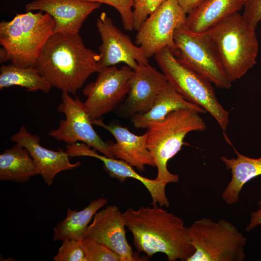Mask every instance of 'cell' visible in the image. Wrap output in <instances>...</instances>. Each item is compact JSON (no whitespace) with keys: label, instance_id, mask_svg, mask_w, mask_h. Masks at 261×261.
Masks as SVG:
<instances>
[{"label":"cell","instance_id":"28","mask_svg":"<svg viewBox=\"0 0 261 261\" xmlns=\"http://www.w3.org/2000/svg\"><path fill=\"white\" fill-rule=\"evenodd\" d=\"M166 0H133L134 29L138 30L148 16Z\"/></svg>","mask_w":261,"mask_h":261},{"label":"cell","instance_id":"8","mask_svg":"<svg viewBox=\"0 0 261 261\" xmlns=\"http://www.w3.org/2000/svg\"><path fill=\"white\" fill-rule=\"evenodd\" d=\"M174 42V53L184 64L219 88L228 89L232 87V82L207 31L195 33L184 25L175 30Z\"/></svg>","mask_w":261,"mask_h":261},{"label":"cell","instance_id":"12","mask_svg":"<svg viewBox=\"0 0 261 261\" xmlns=\"http://www.w3.org/2000/svg\"><path fill=\"white\" fill-rule=\"evenodd\" d=\"M96 26L102 41L98 53L102 68L122 62L135 70L139 64H149L142 48L115 26L105 12L97 18Z\"/></svg>","mask_w":261,"mask_h":261},{"label":"cell","instance_id":"16","mask_svg":"<svg viewBox=\"0 0 261 261\" xmlns=\"http://www.w3.org/2000/svg\"><path fill=\"white\" fill-rule=\"evenodd\" d=\"M83 143H76L70 145L69 151L72 157H90L101 160L109 175L124 182L128 178L136 179L147 189L152 198V204L168 207L170 205L165 188L166 184L155 179L144 177L138 174L131 165L126 161L99 154L97 150Z\"/></svg>","mask_w":261,"mask_h":261},{"label":"cell","instance_id":"14","mask_svg":"<svg viewBox=\"0 0 261 261\" xmlns=\"http://www.w3.org/2000/svg\"><path fill=\"white\" fill-rule=\"evenodd\" d=\"M11 140L25 148L32 158L39 174L50 186L59 173L72 170L79 166L81 163H72L67 152L62 149L57 151L46 148L40 144L38 136L28 131L26 127L21 126L19 130L11 137Z\"/></svg>","mask_w":261,"mask_h":261},{"label":"cell","instance_id":"26","mask_svg":"<svg viewBox=\"0 0 261 261\" xmlns=\"http://www.w3.org/2000/svg\"><path fill=\"white\" fill-rule=\"evenodd\" d=\"M53 257L55 261H86L81 241L65 239Z\"/></svg>","mask_w":261,"mask_h":261},{"label":"cell","instance_id":"6","mask_svg":"<svg viewBox=\"0 0 261 261\" xmlns=\"http://www.w3.org/2000/svg\"><path fill=\"white\" fill-rule=\"evenodd\" d=\"M168 82L187 101L208 113L225 131L229 123V112L218 102L211 82L184 64L168 47L154 56Z\"/></svg>","mask_w":261,"mask_h":261},{"label":"cell","instance_id":"22","mask_svg":"<svg viewBox=\"0 0 261 261\" xmlns=\"http://www.w3.org/2000/svg\"><path fill=\"white\" fill-rule=\"evenodd\" d=\"M108 203L104 198L92 201L80 211L69 208L65 218L54 228V241L65 239L82 241L89 223L95 214Z\"/></svg>","mask_w":261,"mask_h":261},{"label":"cell","instance_id":"13","mask_svg":"<svg viewBox=\"0 0 261 261\" xmlns=\"http://www.w3.org/2000/svg\"><path fill=\"white\" fill-rule=\"evenodd\" d=\"M123 213L116 205H108L95 214L83 238L94 240L106 246L116 253L121 261H138L127 241Z\"/></svg>","mask_w":261,"mask_h":261},{"label":"cell","instance_id":"20","mask_svg":"<svg viewBox=\"0 0 261 261\" xmlns=\"http://www.w3.org/2000/svg\"><path fill=\"white\" fill-rule=\"evenodd\" d=\"M194 109L200 114L206 113L201 107L185 100L168 82L159 93L151 108L146 113L132 116L131 122L137 129L147 128L165 119L170 113L180 109Z\"/></svg>","mask_w":261,"mask_h":261},{"label":"cell","instance_id":"29","mask_svg":"<svg viewBox=\"0 0 261 261\" xmlns=\"http://www.w3.org/2000/svg\"><path fill=\"white\" fill-rule=\"evenodd\" d=\"M244 18L253 28L256 29L261 21V0H244Z\"/></svg>","mask_w":261,"mask_h":261},{"label":"cell","instance_id":"27","mask_svg":"<svg viewBox=\"0 0 261 261\" xmlns=\"http://www.w3.org/2000/svg\"><path fill=\"white\" fill-rule=\"evenodd\" d=\"M91 2L105 3L115 8L120 14L124 29H134L133 22V0H82Z\"/></svg>","mask_w":261,"mask_h":261},{"label":"cell","instance_id":"15","mask_svg":"<svg viewBox=\"0 0 261 261\" xmlns=\"http://www.w3.org/2000/svg\"><path fill=\"white\" fill-rule=\"evenodd\" d=\"M101 5L82 0H34L28 3L25 9L50 14L55 21L54 33L76 34L88 16Z\"/></svg>","mask_w":261,"mask_h":261},{"label":"cell","instance_id":"17","mask_svg":"<svg viewBox=\"0 0 261 261\" xmlns=\"http://www.w3.org/2000/svg\"><path fill=\"white\" fill-rule=\"evenodd\" d=\"M168 83L165 75L149 64H139L131 79L124 104L126 113L133 116L147 112Z\"/></svg>","mask_w":261,"mask_h":261},{"label":"cell","instance_id":"18","mask_svg":"<svg viewBox=\"0 0 261 261\" xmlns=\"http://www.w3.org/2000/svg\"><path fill=\"white\" fill-rule=\"evenodd\" d=\"M93 125L104 128L116 139L111 145L114 158L123 160L139 171L145 165L155 167L153 158L146 145L147 134L137 135L127 128L116 125H107L99 118L92 120Z\"/></svg>","mask_w":261,"mask_h":261},{"label":"cell","instance_id":"4","mask_svg":"<svg viewBox=\"0 0 261 261\" xmlns=\"http://www.w3.org/2000/svg\"><path fill=\"white\" fill-rule=\"evenodd\" d=\"M200 114L192 109H178L147 128V147L157 168L156 180L166 185L178 182V175L168 170L167 163L181 149L188 133L206 129V125Z\"/></svg>","mask_w":261,"mask_h":261},{"label":"cell","instance_id":"21","mask_svg":"<svg viewBox=\"0 0 261 261\" xmlns=\"http://www.w3.org/2000/svg\"><path fill=\"white\" fill-rule=\"evenodd\" d=\"M236 158L224 156L220 159L226 169L230 170L232 178L222 194V199L231 205L239 201V195L244 185L253 178L261 175V155L254 159L239 153L235 148Z\"/></svg>","mask_w":261,"mask_h":261},{"label":"cell","instance_id":"23","mask_svg":"<svg viewBox=\"0 0 261 261\" xmlns=\"http://www.w3.org/2000/svg\"><path fill=\"white\" fill-rule=\"evenodd\" d=\"M39 174L29 151L15 144L0 155V180L24 183Z\"/></svg>","mask_w":261,"mask_h":261},{"label":"cell","instance_id":"5","mask_svg":"<svg viewBox=\"0 0 261 261\" xmlns=\"http://www.w3.org/2000/svg\"><path fill=\"white\" fill-rule=\"evenodd\" d=\"M207 31L232 82L243 76L256 63L259 43L255 29L239 12Z\"/></svg>","mask_w":261,"mask_h":261},{"label":"cell","instance_id":"24","mask_svg":"<svg viewBox=\"0 0 261 261\" xmlns=\"http://www.w3.org/2000/svg\"><path fill=\"white\" fill-rule=\"evenodd\" d=\"M18 86L28 91L41 90L47 93L52 86L35 67H22L12 63L0 68V89Z\"/></svg>","mask_w":261,"mask_h":261},{"label":"cell","instance_id":"7","mask_svg":"<svg viewBox=\"0 0 261 261\" xmlns=\"http://www.w3.org/2000/svg\"><path fill=\"white\" fill-rule=\"evenodd\" d=\"M195 251L187 261H243L246 239L230 222L210 218L195 221L188 228Z\"/></svg>","mask_w":261,"mask_h":261},{"label":"cell","instance_id":"1","mask_svg":"<svg viewBox=\"0 0 261 261\" xmlns=\"http://www.w3.org/2000/svg\"><path fill=\"white\" fill-rule=\"evenodd\" d=\"M123 213L138 252L148 257L162 253L169 261H187L194 253L188 228L181 218L172 212L153 206L129 208Z\"/></svg>","mask_w":261,"mask_h":261},{"label":"cell","instance_id":"3","mask_svg":"<svg viewBox=\"0 0 261 261\" xmlns=\"http://www.w3.org/2000/svg\"><path fill=\"white\" fill-rule=\"evenodd\" d=\"M55 21L42 11L17 14L0 23V63L10 61L22 67H35L41 50L54 34Z\"/></svg>","mask_w":261,"mask_h":261},{"label":"cell","instance_id":"25","mask_svg":"<svg viewBox=\"0 0 261 261\" xmlns=\"http://www.w3.org/2000/svg\"><path fill=\"white\" fill-rule=\"evenodd\" d=\"M81 243L86 261H121L116 253L94 240L83 238Z\"/></svg>","mask_w":261,"mask_h":261},{"label":"cell","instance_id":"11","mask_svg":"<svg viewBox=\"0 0 261 261\" xmlns=\"http://www.w3.org/2000/svg\"><path fill=\"white\" fill-rule=\"evenodd\" d=\"M96 80L83 91L87 96L84 102L92 120L114 110L128 95L134 70L125 65L104 67L98 72Z\"/></svg>","mask_w":261,"mask_h":261},{"label":"cell","instance_id":"9","mask_svg":"<svg viewBox=\"0 0 261 261\" xmlns=\"http://www.w3.org/2000/svg\"><path fill=\"white\" fill-rule=\"evenodd\" d=\"M187 16L176 0H166L148 16L137 30L135 44L148 58L166 47L174 52L175 30L186 25Z\"/></svg>","mask_w":261,"mask_h":261},{"label":"cell","instance_id":"31","mask_svg":"<svg viewBox=\"0 0 261 261\" xmlns=\"http://www.w3.org/2000/svg\"><path fill=\"white\" fill-rule=\"evenodd\" d=\"M179 5L188 14L204 0H176Z\"/></svg>","mask_w":261,"mask_h":261},{"label":"cell","instance_id":"10","mask_svg":"<svg viewBox=\"0 0 261 261\" xmlns=\"http://www.w3.org/2000/svg\"><path fill=\"white\" fill-rule=\"evenodd\" d=\"M61 99L58 110L65 115V118L59 121L56 129L49 131V135L67 145L78 142L85 143L106 156L114 158L111 145L103 141L94 129L92 120L84 102L65 91H62Z\"/></svg>","mask_w":261,"mask_h":261},{"label":"cell","instance_id":"19","mask_svg":"<svg viewBox=\"0 0 261 261\" xmlns=\"http://www.w3.org/2000/svg\"><path fill=\"white\" fill-rule=\"evenodd\" d=\"M244 0H204L187 16L186 26L195 33L206 31L244 7Z\"/></svg>","mask_w":261,"mask_h":261},{"label":"cell","instance_id":"2","mask_svg":"<svg viewBox=\"0 0 261 261\" xmlns=\"http://www.w3.org/2000/svg\"><path fill=\"white\" fill-rule=\"evenodd\" d=\"M99 60V53L87 48L79 33H54L35 68L52 87L75 95L91 74L101 71Z\"/></svg>","mask_w":261,"mask_h":261},{"label":"cell","instance_id":"30","mask_svg":"<svg viewBox=\"0 0 261 261\" xmlns=\"http://www.w3.org/2000/svg\"><path fill=\"white\" fill-rule=\"evenodd\" d=\"M258 204L259 209L250 214L249 223L246 228L247 232H250L258 225H261V200L258 202Z\"/></svg>","mask_w":261,"mask_h":261}]
</instances>
